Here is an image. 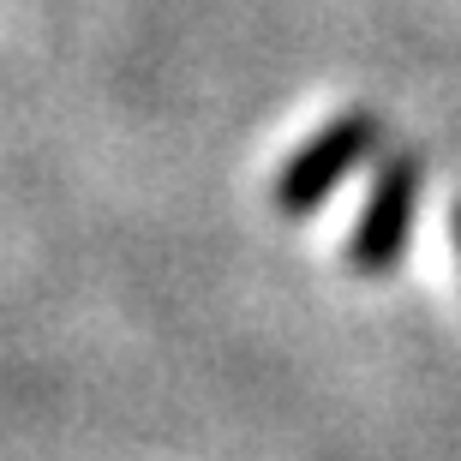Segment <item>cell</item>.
<instances>
[{
    "instance_id": "cell-1",
    "label": "cell",
    "mask_w": 461,
    "mask_h": 461,
    "mask_svg": "<svg viewBox=\"0 0 461 461\" xmlns=\"http://www.w3.org/2000/svg\"><path fill=\"white\" fill-rule=\"evenodd\" d=\"M377 150H384V120H377L372 108H348V114L324 120V126L282 162V174L270 180V204L282 210L288 222H300L312 210H324L330 198L342 192L348 174H354L359 162H372Z\"/></svg>"
},
{
    "instance_id": "cell-2",
    "label": "cell",
    "mask_w": 461,
    "mask_h": 461,
    "mask_svg": "<svg viewBox=\"0 0 461 461\" xmlns=\"http://www.w3.org/2000/svg\"><path fill=\"white\" fill-rule=\"evenodd\" d=\"M426 198V156L420 150H384L372 168V192L359 204V222L348 234V270L354 276H390L408 252L413 216Z\"/></svg>"
},
{
    "instance_id": "cell-3",
    "label": "cell",
    "mask_w": 461,
    "mask_h": 461,
    "mask_svg": "<svg viewBox=\"0 0 461 461\" xmlns=\"http://www.w3.org/2000/svg\"><path fill=\"white\" fill-rule=\"evenodd\" d=\"M449 228H456V252H461V198H456V210H449Z\"/></svg>"
}]
</instances>
